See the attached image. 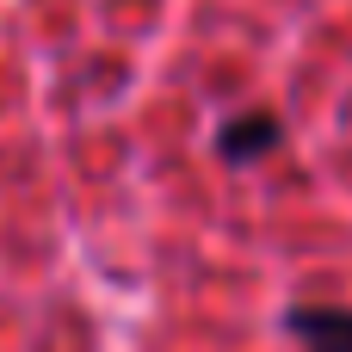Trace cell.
I'll list each match as a JSON object with an SVG mask.
<instances>
[{
	"mask_svg": "<svg viewBox=\"0 0 352 352\" xmlns=\"http://www.w3.org/2000/svg\"><path fill=\"white\" fill-rule=\"evenodd\" d=\"M291 328H297V340L309 352H352V316L346 309H297Z\"/></svg>",
	"mask_w": 352,
	"mask_h": 352,
	"instance_id": "cell-1",
	"label": "cell"
},
{
	"mask_svg": "<svg viewBox=\"0 0 352 352\" xmlns=\"http://www.w3.org/2000/svg\"><path fill=\"white\" fill-rule=\"evenodd\" d=\"M272 142H278V124H272V118H235V124L223 130V155H229V161L266 155Z\"/></svg>",
	"mask_w": 352,
	"mask_h": 352,
	"instance_id": "cell-2",
	"label": "cell"
}]
</instances>
